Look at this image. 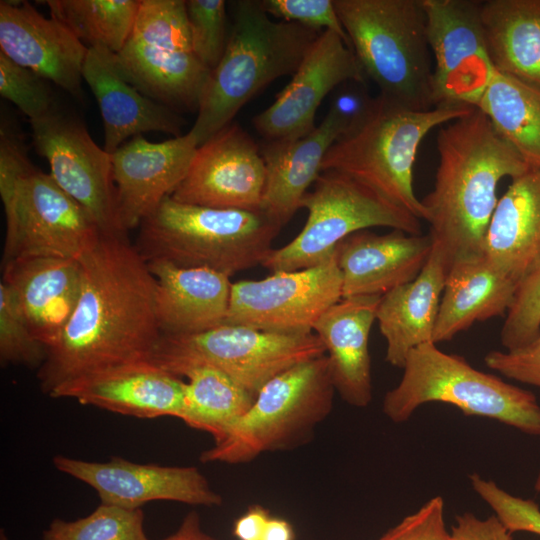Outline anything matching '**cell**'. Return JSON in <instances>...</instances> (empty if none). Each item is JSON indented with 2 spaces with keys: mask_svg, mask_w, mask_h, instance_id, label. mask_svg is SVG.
Returning a JSON list of instances; mask_svg holds the SVG:
<instances>
[{
  "mask_svg": "<svg viewBox=\"0 0 540 540\" xmlns=\"http://www.w3.org/2000/svg\"><path fill=\"white\" fill-rule=\"evenodd\" d=\"M193 52L212 71L226 48L227 17L224 0H187Z\"/></svg>",
  "mask_w": 540,
  "mask_h": 540,
  "instance_id": "obj_37",
  "label": "cell"
},
{
  "mask_svg": "<svg viewBox=\"0 0 540 540\" xmlns=\"http://www.w3.org/2000/svg\"><path fill=\"white\" fill-rule=\"evenodd\" d=\"M377 540H451L444 520L443 498H431Z\"/></svg>",
  "mask_w": 540,
  "mask_h": 540,
  "instance_id": "obj_42",
  "label": "cell"
},
{
  "mask_svg": "<svg viewBox=\"0 0 540 540\" xmlns=\"http://www.w3.org/2000/svg\"><path fill=\"white\" fill-rule=\"evenodd\" d=\"M11 290L35 338L49 351L59 340L79 299L81 264L57 257L18 258L2 264Z\"/></svg>",
  "mask_w": 540,
  "mask_h": 540,
  "instance_id": "obj_24",
  "label": "cell"
},
{
  "mask_svg": "<svg viewBox=\"0 0 540 540\" xmlns=\"http://www.w3.org/2000/svg\"><path fill=\"white\" fill-rule=\"evenodd\" d=\"M433 58V105L475 107L495 68L482 24V1L423 0Z\"/></svg>",
  "mask_w": 540,
  "mask_h": 540,
  "instance_id": "obj_15",
  "label": "cell"
},
{
  "mask_svg": "<svg viewBox=\"0 0 540 540\" xmlns=\"http://www.w3.org/2000/svg\"><path fill=\"white\" fill-rule=\"evenodd\" d=\"M294 530L284 519L271 517L262 540H294Z\"/></svg>",
  "mask_w": 540,
  "mask_h": 540,
  "instance_id": "obj_47",
  "label": "cell"
},
{
  "mask_svg": "<svg viewBox=\"0 0 540 540\" xmlns=\"http://www.w3.org/2000/svg\"><path fill=\"white\" fill-rule=\"evenodd\" d=\"M342 299L335 254L314 267L279 271L261 280L231 285L225 324L289 335H307L319 318Z\"/></svg>",
  "mask_w": 540,
  "mask_h": 540,
  "instance_id": "obj_13",
  "label": "cell"
},
{
  "mask_svg": "<svg viewBox=\"0 0 540 540\" xmlns=\"http://www.w3.org/2000/svg\"><path fill=\"white\" fill-rule=\"evenodd\" d=\"M270 518L267 509L253 505L235 521L233 533L237 540H262Z\"/></svg>",
  "mask_w": 540,
  "mask_h": 540,
  "instance_id": "obj_45",
  "label": "cell"
},
{
  "mask_svg": "<svg viewBox=\"0 0 540 540\" xmlns=\"http://www.w3.org/2000/svg\"><path fill=\"white\" fill-rule=\"evenodd\" d=\"M87 51L62 22L30 3L0 2V52L79 99Z\"/></svg>",
  "mask_w": 540,
  "mask_h": 540,
  "instance_id": "obj_20",
  "label": "cell"
},
{
  "mask_svg": "<svg viewBox=\"0 0 540 540\" xmlns=\"http://www.w3.org/2000/svg\"><path fill=\"white\" fill-rule=\"evenodd\" d=\"M349 129V122L330 106L310 134L298 139L265 141L260 148L266 166L261 212L280 228L287 224L321 174L327 151Z\"/></svg>",
  "mask_w": 540,
  "mask_h": 540,
  "instance_id": "obj_25",
  "label": "cell"
},
{
  "mask_svg": "<svg viewBox=\"0 0 540 540\" xmlns=\"http://www.w3.org/2000/svg\"><path fill=\"white\" fill-rule=\"evenodd\" d=\"M265 183L259 146L239 124L230 123L198 146L170 197L188 205L258 212Z\"/></svg>",
  "mask_w": 540,
  "mask_h": 540,
  "instance_id": "obj_16",
  "label": "cell"
},
{
  "mask_svg": "<svg viewBox=\"0 0 540 540\" xmlns=\"http://www.w3.org/2000/svg\"><path fill=\"white\" fill-rule=\"evenodd\" d=\"M156 279L155 308L162 335H191L224 324L230 277L208 268L147 262Z\"/></svg>",
  "mask_w": 540,
  "mask_h": 540,
  "instance_id": "obj_27",
  "label": "cell"
},
{
  "mask_svg": "<svg viewBox=\"0 0 540 540\" xmlns=\"http://www.w3.org/2000/svg\"><path fill=\"white\" fill-rule=\"evenodd\" d=\"M324 355L315 333L289 335L224 323L197 334L162 335L149 360L178 377L194 367L216 368L256 397L277 375Z\"/></svg>",
  "mask_w": 540,
  "mask_h": 540,
  "instance_id": "obj_11",
  "label": "cell"
},
{
  "mask_svg": "<svg viewBox=\"0 0 540 540\" xmlns=\"http://www.w3.org/2000/svg\"><path fill=\"white\" fill-rule=\"evenodd\" d=\"M127 79L175 110L197 112L211 70L193 52L184 0H140L132 32L116 53Z\"/></svg>",
  "mask_w": 540,
  "mask_h": 540,
  "instance_id": "obj_10",
  "label": "cell"
},
{
  "mask_svg": "<svg viewBox=\"0 0 540 540\" xmlns=\"http://www.w3.org/2000/svg\"><path fill=\"white\" fill-rule=\"evenodd\" d=\"M365 76L379 95L429 110L433 64L423 0H333Z\"/></svg>",
  "mask_w": 540,
  "mask_h": 540,
  "instance_id": "obj_7",
  "label": "cell"
},
{
  "mask_svg": "<svg viewBox=\"0 0 540 540\" xmlns=\"http://www.w3.org/2000/svg\"><path fill=\"white\" fill-rule=\"evenodd\" d=\"M399 384L383 399L394 423L407 421L421 405L442 402L466 416L485 417L540 437V404L525 389L472 367L463 357L422 344L410 351Z\"/></svg>",
  "mask_w": 540,
  "mask_h": 540,
  "instance_id": "obj_8",
  "label": "cell"
},
{
  "mask_svg": "<svg viewBox=\"0 0 540 540\" xmlns=\"http://www.w3.org/2000/svg\"><path fill=\"white\" fill-rule=\"evenodd\" d=\"M473 108L443 104L429 110H413L378 95L365 116L329 148L322 172L343 174L392 205L425 220V208L413 188L419 145L431 130Z\"/></svg>",
  "mask_w": 540,
  "mask_h": 540,
  "instance_id": "obj_5",
  "label": "cell"
},
{
  "mask_svg": "<svg viewBox=\"0 0 540 540\" xmlns=\"http://www.w3.org/2000/svg\"><path fill=\"white\" fill-rule=\"evenodd\" d=\"M50 16L81 42L118 53L127 42L140 0H46Z\"/></svg>",
  "mask_w": 540,
  "mask_h": 540,
  "instance_id": "obj_34",
  "label": "cell"
},
{
  "mask_svg": "<svg viewBox=\"0 0 540 540\" xmlns=\"http://www.w3.org/2000/svg\"><path fill=\"white\" fill-rule=\"evenodd\" d=\"M0 540H9L3 529L0 531Z\"/></svg>",
  "mask_w": 540,
  "mask_h": 540,
  "instance_id": "obj_49",
  "label": "cell"
},
{
  "mask_svg": "<svg viewBox=\"0 0 540 540\" xmlns=\"http://www.w3.org/2000/svg\"><path fill=\"white\" fill-rule=\"evenodd\" d=\"M449 263L433 242L430 255L416 278L381 296L376 320L386 340V361L402 368L410 351L433 343Z\"/></svg>",
  "mask_w": 540,
  "mask_h": 540,
  "instance_id": "obj_28",
  "label": "cell"
},
{
  "mask_svg": "<svg viewBox=\"0 0 540 540\" xmlns=\"http://www.w3.org/2000/svg\"><path fill=\"white\" fill-rule=\"evenodd\" d=\"M484 362L509 379L540 388V333L520 348L490 351Z\"/></svg>",
  "mask_w": 540,
  "mask_h": 540,
  "instance_id": "obj_43",
  "label": "cell"
},
{
  "mask_svg": "<svg viewBox=\"0 0 540 540\" xmlns=\"http://www.w3.org/2000/svg\"><path fill=\"white\" fill-rule=\"evenodd\" d=\"M534 489L536 492H540V471L536 477L535 483H534Z\"/></svg>",
  "mask_w": 540,
  "mask_h": 540,
  "instance_id": "obj_48",
  "label": "cell"
},
{
  "mask_svg": "<svg viewBox=\"0 0 540 540\" xmlns=\"http://www.w3.org/2000/svg\"><path fill=\"white\" fill-rule=\"evenodd\" d=\"M260 3L268 15L317 30L325 28L339 35L350 46L333 0H261Z\"/></svg>",
  "mask_w": 540,
  "mask_h": 540,
  "instance_id": "obj_41",
  "label": "cell"
},
{
  "mask_svg": "<svg viewBox=\"0 0 540 540\" xmlns=\"http://www.w3.org/2000/svg\"><path fill=\"white\" fill-rule=\"evenodd\" d=\"M540 333V264L518 285L503 323L500 340L505 350L531 342Z\"/></svg>",
  "mask_w": 540,
  "mask_h": 540,
  "instance_id": "obj_39",
  "label": "cell"
},
{
  "mask_svg": "<svg viewBox=\"0 0 540 540\" xmlns=\"http://www.w3.org/2000/svg\"><path fill=\"white\" fill-rule=\"evenodd\" d=\"M82 77L98 103L104 126L103 148L110 155L129 137L145 132L181 136L183 118L138 90L125 76L115 52L103 46L88 47Z\"/></svg>",
  "mask_w": 540,
  "mask_h": 540,
  "instance_id": "obj_22",
  "label": "cell"
},
{
  "mask_svg": "<svg viewBox=\"0 0 540 540\" xmlns=\"http://www.w3.org/2000/svg\"><path fill=\"white\" fill-rule=\"evenodd\" d=\"M161 540H217L207 534L201 527L200 516L197 512H189L182 520L178 529Z\"/></svg>",
  "mask_w": 540,
  "mask_h": 540,
  "instance_id": "obj_46",
  "label": "cell"
},
{
  "mask_svg": "<svg viewBox=\"0 0 540 540\" xmlns=\"http://www.w3.org/2000/svg\"><path fill=\"white\" fill-rule=\"evenodd\" d=\"M291 81L252 123L266 141L298 139L315 130V114L327 94L365 74L351 47L325 30L311 46Z\"/></svg>",
  "mask_w": 540,
  "mask_h": 540,
  "instance_id": "obj_17",
  "label": "cell"
},
{
  "mask_svg": "<svg viewBox=\"0 0 540 540\" xmlns=\"http://www.w3.org/2000/svg\"><path fill=\"white\" fill-rule=\"evenodd\" d=\"M182 377L188 382L180 419L191 428L209 433L214 441L250 409L256 398L213 367H194Z\"/></svg>",
  "mask_w": 540,
  "mask_h": 540,
  "instance_id": "obj_33",
  "label": "cell"
},
{
  "mask_svg": "<svg viewBox=\"0 0 540 540\" xmlns=\"http://www.w3.org/2000/svg\"><path fill=\"white\" fill-rule=\"evenodd\" d=\"M301 208L308 211L301 232L288 244L273 249L262 264L272 273L322 264L335 254L343 239L372 227L421 234L420 219L334 171L319 175Z\"/></svg>",
  "mask_w": 540,
  "mask_h": 540,
  "instance_id": "obj_12",
  "label": "cell"
},
{
  "mask_svg": "<svg viewBox=\"0 0 540 540\" xmlns=\"http://www.w3.org/2000/svg\"><path fill=\"white\" fill-rule=\"evenodd\" d=\"M321 33L296 22L271 20L259 0L235 1L225 51L210 73L190 129L198 146L232 123L264 87L293 75Z\"/></svg>",
  "mask_w": 540,
  "mask_h": 540,
  "instance_id": "obj_3",
  "label": "cell"
},
{
  "mask_svg": "<svg viewBox=\"0 0 540 540\" xmlns=\"http://www.w3.org/2000/svg\"><path fill=\"white\" fill-rule=\"evenodd\" d=\"M57 470L91 486L101 503L136 509L167 500L191 505L220 506L215 492L196 467L141 464L120 457L91 462L63 455L53 457Z\"/></svg>",
  "mask_w": 540,
  "mask_h": 540,
  "instance_id": "obj_18",
  "label": "cell"
},
{
  "mask_svg": "<svg viewBox=\"0 0 540 540\" xmlns=\"http://www.w3.org/2000/svg\"><path fill=\"white\" fill-rule=\"evenodd\" d=\"M451 540H513V534L495 516L480 519L470 512L456 517Z\"/></svg>",
  "mask_w": 540,
  "mask_h": 540,
  "instance_id": "obj_44",
  "label": "cell"
},
{
  "mask_svg": "<svg viewBox=\"0 0 540 540\" xmlns=\"http://www.w3.org/2000/svg\"><path fill=\"white\" fill-rule=\"evenodd\" d=\"M0 95L12 102L29 121L45 116L56 107L47 80L1 52Z\"/></svg>",
  "mask_w": 540,
  "mask_h": 540,
  "instance_id": "obj_38",
  "label": "cell"
},
{
  "mask_svg": "<svg viewBox=\"0 0 540 540\" xmlns=\"http://www.w3.org/2000/svg\"><path fill=\"white\" fill-rule=\"evenodd\" d=\"M48 349L32 334L5 283H0V361L1 365L20 364L40 368Z\"/></svg>",
  "mask_w": 540,
  "mask_h": 540,
  "instance_id": "obj_36",
  "label": "cell"
},
{
  "mask_svg": "<svg viewBox=\"0 0 540 540\" xmlns=\"http://www.w3.org/2000/svg\"><path fill=\"white\" fill-rule=\"evenodd\" d=\"M431 236L393 230L376 234L355 232L336 247L342 277V298L383 296L412 281L432 250Z\"/></svg>",
  "mask_w": 540,
  "mask_h": 540,
  "instance_id": "obj_23",
  "label": "cell"
},
{
  "mask_svg": "<svg viewBox=\"0 0 540 540\" xmlns=\"http://www.w3.org/2000/svg\"><path fill=\"white\" fill-rule=\"evenodd\" d=\"M79 261L78 302L38 369L40 387L49 396L85 375L150 359L162 336L156 279L126 233H101Z\"/></svg>",
  "mask_w": 540,
  "mask_h": 540,
  "instance_id": "obj_1",
  "label": "cell"
},
{
  "mask_svg": "<svg viewBox=\"0 0 540 540\" xmlns=\"http://www.w3.org/2000/svg\"><path fill=\"white\" fill-rule=\"evenodd\" d=\"M518 285L484 254L453 263L447 273L433 343L450 341L475 322L506 315Z\"/></svg>",
  "mask_w": 540,
  "mask_h": 540,
  "instance_id": "obj_30",
  "label": "cell"
},
{
  "mask_svg": "<svg viewBox=\"0 0 540 540\" xmlns=\"http://www.w3.org/2000/svg\"><path fill=\"white\" fill-rule=\"evenodd\" d=\"M470 482L477 495L512 534L528 532L540 536V507L537 502L512 495L477 473L470 475Z\"/></svg>",
  "mask_w": 540,
  "mask_h": 540,
  "instance_id": "obj_40",
  "label": "cell"
},
{
  "mask_svg": "<svg viewBox=\"0 0 540 540\" xmlns=\"http://www.w3.org/2000/svg\"><path fill=\"white\" fill-rule=\"evenodd\" d=\"M483 254L519 283L540 264V170L512 179L498 199Z\"/></svg>",
  "mask_w": 540,
  "mask_h": 540,
  "instance_id": "obj_29",
  "label": "cell"
},
{
  "mask_svg": "<svg viewBox=\"0 0 540 540\" xmlns=\"http://www.w3.org/2000/svg\"><path fill=\"white\" fill-rule=\"evenodd\" d=\"M198 142L188 133L163 142L142 135L111 154L118 219L126 233L138 228L186 176Z\"/></svg>",
  "mask_w": 540,
  "mask_h": 540,
  "instance_id": "obj_19",
  "label": "cell"
},
{
  "mask_svg": "<svg viewBox=\"0 0 540 540\" xmlns=\"http://www.w3.org/2000/svg\"><path fill=\"white\" fill-rule=\"evenodd\" d=\"M380 299L377 295L342 298L313 328L327 353L336 392L358 408L372 400L369 335Z\"/></svg>",
  "mask_w": 540,
  "mask_h": 540,
  "instance_id": "obj_26",
  "label": "cell"
},
{
  "mask_svg": "<svg viewBox=\"0 0 540 540\" xmlns=\"http://www.w3.org/2000/svg\"><path fill=\"white\" fill-rule=\"evenodd\" d=\"M481 17L495 70L540 88V0L482 1Z\"/></svg>",
  "mask_w": 540,
  "mask_h": 540,
  "instance_id": "obj_31",
  "label": "cell"
},
{
  "mask_svg": "<svg viewBox=\"0 0 540 540\" xmlns=\"http://www.w3.org/2000/svg\"><path fill=\"white\" fill-rule=\"evenodd\" d=\"M185 387L181 377L146 359L85 375L60 386L50 397L71 398L137 418L180 419Z\"/></svg>",
  "mask_w": 540,
  "mask_h": 540,
  "instance_id": "obj_21",
  "label": "cell"
},
{
  "mask_svg": "<svg viewBox=\"0 0 540 540\" xmlns=\"http://www.w3.org/2000/svg\"><path fill=\"white\" fill-rule=\"evenodd\" d=\"M29 122L35 151L47 160L55 182L86 210L101 233H126L118 219L111 155L94 142L85 125L57 107Z\"/></svg>",
  "mask_w": 540,
  "mask_h": 540,
  "instance_id": "obj_14",
  "label": "cell"
},
{
  "mask_svg": "<svg viewBox=\"0 0 540 540\" xmlns=\"http://www.w3.org/2000/svg\"><path fill=\"white\" fill-rule=\"evenodd\" d=\"M436 143L434 187L421 202L429 235L444 251L450 268L483 254L499 182L531 169L478 108L442 126Z\"/></svg>",
  "mask_w": 540,
  "mask_h": 540,
  "instance_id": "obj_2",
  "label": "cell"
},
{
  "mask_svg": "<svg viewBox=\"0 0 540 540\" xmlns=\"http://www.w3.org/2000/svg\"><path fill=\"white\" fill-rule=\"evenodd\" d=\"M42 540H149L141 508L100 503L88 516L73 521L56 518Z\"/></svg>",
  "mask_w": 540,
  "mask_h": 540,
  "instance_id": "obj_35",
  "label": "cell"
},
{
  "mask_svg": "<svg viewBox=\"0 0 540 540\" xmlns=\"http://www.w3.org/2000/svg\"><path fill=\"white\" fill-rule=\"evenodd\" d=\"M531 170H540V88L495 70L476 106Z\"/></svg>",
  "mask_w": 540,
  "mask_h": 540,
  "instance_id": "obj_32",
  "label": "cell"
},
{
  "mask_svg": "<svg viewBox=\"0 0 540 540\" xmlns=\"http://www.w3.org/2000/svg\"><path fill=\"white\" fill-rule=\"evenodd\" d=\"M335 392L326 355L289 368L262 387L250 409L201 453V462L247 463L301 443L330 413Z\"/></svg>",
  "mask_w": 540,
  "mask_h": 540,
  "instance_id": "obj_9",
  "label": "cell"
},
{
  "mask_svg": "<svg viewBox=\"0 0 540 540\" xmlns=\"http://www.w3.org/2000/svg\"><path fill=\"white\" fill-rule=\"evenodd\" d=\"M0 196L6 232L2 264L33 257L79 260L101 231L86 210L30 160L21 134L0 125Z\"/></svg>",
  "mask_w": 540,
  "mask_h": 540,
  "instance_id": "obj_4",
  "label": "cell"
},
{
  "mask_svg": "<svg viewBox=\"0 0 540 540\" xmlns=\"http://www.w3.org/2000/svg\"><path fill=\"white\" fill-rule=\"evenodd\" d=\"M138 229L134 245L146 262L208 268L231 277L262 265L281 228L261 211L194 206L168 196Z\"/></svg>",
  "mask_w": 540,
  "mask_h": 540,
  "instance_id": "obj_6",
  "label": "cell"
}]
</instances>
